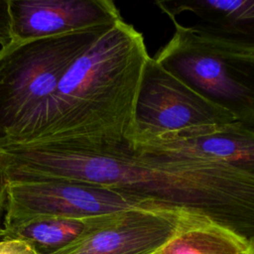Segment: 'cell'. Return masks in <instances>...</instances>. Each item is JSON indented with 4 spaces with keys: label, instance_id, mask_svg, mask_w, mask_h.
<instances>
[{
    "label": "cell",
    "instance_id": "4",
    "mask_svg": "<svg viewBox=\"0 0 254 254\" xmlns=\"http://www.w3.org/2000/svg\"><path fill=\"white\" fill-rule=\"evenodd\" d=\"M172 21L175 32L155 61L236 121L254 128V47Z\"/></svg>",
    "mask_w": 254,
    "mask_h": 254
},
{
    "label": "cell",
    "instance_id": "2",
    "mask_svg": "<svg viewBox=\"0 0 254 254\" xmlns=\"http://www.w3.org/2000/svg\"><path fill=\"white\" fill-rule=\"evenodd\" d=\"M149 58L143 35L123 18L116 21L63 75L49 125L35 141L82 139L105 145L125 142Z\"/></svg>",
    "mask_w": 254,
    "mask_h": 254
},
{
    "label": "cell",
    "instance_id": "8",
    "mask_svg": "<svg viewBox=\"0 0 254 254\" xmlns=\"http://www.w3.org/2000/svg\"><path fill=\"white\" fill-rule=\"evenodd\" d=\"M10 11L13 41L70 33L122 19L110 0H10Z\"/></svg>",
    "mask_w": 254,
    "mask_h": 254
},
{
    "label": "cell",
    "instance_id": "12",
    "mask_svg": "<svg viewBox=\"0 0 254 254\" xmlns=\"http://www.w3.org/2000/svg\"><path fill=\"white\" fill-rule=\"evenodd\" d=\"M95 218L35 219L8 230H1L0 237L23 240L38 254H53L79 237Z\"/></svg>",
    "mask_w": 254,
    "mask_h": 254
},
{
    "label": "cell",
    "instance_id": "10",
    "mask_svg": "<svg viewBox=\"0 0 254 254\" xmlns=\"http://www.w3.org/2000/svg\"><path fill=\"white\" fill-rule=\"evenodd\" d=\"M171 20L183 13L197 18L196 29L223 40L254 47V0L157 1Z\"/></svg>",
    "mask_w": 254,
    "mask_h": 254
},
{
    "label": "cell",
    "instance_id": "5",
    "mask_svg": "<svg viewBox=\"0 0 254 254\" xmlns=\"http://www.w3.org/2000/svg\"><path fill=\"white\" fill-rule=\"evenodd\" d=\"M234 121L232 114L201 96L150 57L142 74L126 143L133 149Z\"/></svg>",
    "mask_w": 254,
    "mask_h": 254
},
{
    "label": "cell",
    "instance_id": "9",
    "mask_svg": "<svg viewBox=\"0 0 254 254\" xmlns=\"http://www.w3.org/2000/svg\"><path fill=\"white\" fill-rule=\"evenodd\" d=\"M130 149L142 155L215 162L254 177V128L238 121Z\"/></svg>",
    "mask_w": 254,
    "mask_h": 254
},
{
    "label": "cell",
    "instance_id": "6",
    "mask_svg": "<svg viewBox=\"0 0 254 254\" xmlns=\"http://www.w3.org/2000/svg\"><path fill=\"white\" fill-rule=\"evenodd\" d=\"M135 207L149 208L127 193L94 185L69 181L5 183L1 230L35 219H89Z\"/></svg>",
    "mask_w": 254,
    "mask_h": 254
},
{
    "label": "cell",
    "instance_id": "1",
    "mask_svg": "<svg viewBox=\"0 0 254 254\" xmlns=\"http://www.w3.org/2000/svg\"><path fill=\"white\" fill-rule=\"evenodd\" d=\"M65 181L117 190L146 207L209 220L254 243V177L191 158L142 155L119 145L76 143L60 160Z\"/></svg>",
    "mask_w": 254,
    "mask_h": 254
},
{
    "label": "cell",
    "instance_id": "15",
    "mask_svg": "<svg viewBox=\"0 0 254 254\" xmlns=\"http://www.w3.org/2000/svg\"><path fill=\"white\" fill-rule=\"evenodd\" d=\"M4 209H5V182L0 175V235H1V217L4 216Z\"/></svg>",
    "mask_w": 254,
    "mask_h": 254
},
{
    "label": "cell",
    "instance_id": "7",
    "mask_svg": "<svg viewBox=\"0 0 254 254\" xmlns=\"http://www.w3.org/2000/svg\"><path fill=\"white\" fill-rule=\"evenodd\" d=\"M187 215L135 207L96 217L79 237L53 254H158Z\"/></svg>",
    "mask_w": 254,
    "mask_h": 254
},
{
    "label": "cell",
    "instance_id": "11",
    "mask_svg": "<svg viewBox=\"0 0 254 254\" xmlns=\"http://www.w3.org/2000/svg\"><path fill=\"white\" fill-rule=\"evenodd\" d=\"M251 243L201 217L187 215L158 254H250Z\"/></svg>",
    "mask_w": 254,
    "mask_h": 254
},
{
    "label": "cell",
    "instance_id": "16",
    "mask_svg": "<svg viewBox=\"0 0 254 254\" xmlns=\"http://www.w3.org/2000/svg\"><path fill=\"white\" fill-rule=\"evenodd\" d=\"M250 254H254V243L251 244V252H250Z\"/></svg>",
    "mask_w": 254,
    "mask_h": 254
},
{
    "label": "cell",
    "instance_id": "13",
    "mask_svg": "<svg viewBox=\"0 0 254 254\" xmlns=\"http://www.w3.org/2000/svg\"><path fill=\"white\" fill-rule=\"evenodd\" d=\"M13 41L10 0H0V48Z\"/></svg>",
    "mask_w": 254,
    "mask_h": 254
},
{
    "label": "cell",
    "instance_id": "3",
    "mask_svg": "<svg viewBox=\"0 0 254 254\" xmlns=\"http://www.w3.org/2000/svg\"><path fill=\"white\" fill-rule=\"evenodd\" d=\"M111 25L0 48V145L32 142L43 134L63 75Z\"/></svg>",
    "mask_w": 254,
    "mask_h": 254
},
{
    "label": "cell",
    "instance_id": "14",
    "mask_svg": "<svg viewBox=\"0 0 254 254\" xmlns=\"http://www.w3.org/2000/svg\"><path fill=\"white\" fill-rule=\"evenodd\" d=\"M0 254H38L27 242L15 238L0 239Z\"/></svg>",
    "mask_w": 254,
    "mask_h": 254
}]
</instances>
